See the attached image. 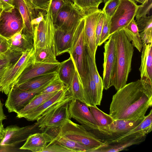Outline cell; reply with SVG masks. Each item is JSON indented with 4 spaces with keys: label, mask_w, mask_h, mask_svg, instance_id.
<instances>
[{
    "label": "cell",
    "mask_w": 152,
    "mask_h": 152,
    "mask_svg": "<svg viewBox=\"0 0 152 152\" xmlns=\"http://www.w3.org/2000/svg\"><path fill=\"white\" fill-rule=\"evenodd\" d=\"M152 99L144 93L140 80L126 84L113 96L110 115L114 120L145 116L151 107Z\"/></svg>",
    "instance_id": "cell-1"
},
{
    "label": "cell",
    "mask_w": 152,
    "mask_h": 152,
    "mask_svg": "<svg viewBox=\"0 0 152 152\" xmlns=\"http://www.w3.org/2000/svg\"><path fill=\"white\" fill-rule=\"evenodd\" d=\"M116 49V66L113 85L118 90L126 84L131 69L134 47L122 28L113 34Z\"/></svg>",
    "instance_id": "cell-2"
},
{
    "label": "cell",
    "mask_w": 152,
    "mask_h": 152,
    "mask_svg": "<svg viewBox=\"0 0 152 152\" xmlns=\"http://www.w3.org/2000/svg\"><path fill=\"white\" fill-rule=\"evenodd\" d=\"M145 115L129 119L114 120L110 124L104 126H97L88 131L92 133L103 142L107 143L121 137L139 125Z\"/></svg>",
    "instance_id": "cell-3"
},
{
    "label": "cell",
    "mask_w": 152,
    "mask_h": 152,
    "mask_svg": "<svg viewBox=\"0 0 152 152\" xmlns=\"http://www.w3.org/2000/svg\"><path fill=\"white\" fill-rule=\"evenodd\" d=\"M85 16L79 20L68 53L73 60L82 86L86 83L88 64L86 58L84 40Z\"/></svg>",
    "instance_id": "cell-4"
},
{
    "label": "cell",
    "mask_w": 152,
    "mask_h": 152,
    "mask_svg": "<svg viewBox=\"0 0 152 152\" xmlns=\"http://www.w3.org/2000/svg\"><path fill=\"white\" fill-rule=\"evenodd\" d=\"M72 97L68 94L63 99L48 109L37 120L41 131H45L61 126L69 119L68 105Z\"/></svg>",
    "instance_id": "cell-5"
},
{
    "label": "cell",
    "mask_w": 152,
    "mask_h": 152,
    "mask_svg": "<svg viewBox=\"0 0 152 152\" xmlns=\"http://www.w3.org/2000/svg\"><path fill=\"white\" fill-rule=\"evenodd\" d=\"M56 129L60 134L92 149L101 146L104 143L82 125L74 123L70 119L61 126Z\"/></svg>",
    "instance_id": "cell-6"
},
{
    "label": "cell",
    "mask_w": 152,
    "mask_h": 152,
    "mask_svg": "<svg viewBox=\"0 0 152 152\" xmlns=\"http://www.w3.org/2000/svg\"><path fill=\"white\" fill-rule=\"evenodd\" d=\"M50 3L44 19L33 26V46L35 49L44 47L54 49V36L56 28L50 8Z\"/></svg>",
    "instance_id": "cell-7"
},
{
    "label": "cell",
    "mask_w": 152,
    "mask_h": 152,
    "mask_svg": "<svg viewBox=\"0 0 152 152\" xmlns=\"http://www.w3.org/2000/svg\"><path fill=\"white\" fill-rule=\"evenodd\" d=\"M34 47L23 53L19 58L5 73L1 86L2 92L8 94L19 77L27 68L34 63Z\"/></svg>",
    "instance_id": "cell-8"
},
{
    "label": "cell",
    "mask_w": 152,
    "mask_h": 152,
    "mask_svg": "<svg viewBox=\"0 0 152 152\" xmlns=\"http://www.w3.org/2000/svg\"><path fill=\"white\" fill-rule=\"evenodd\" d=\"M138 7L134 0H120L110 20V36L126 26L134 19Z\"/></svg>",
    "instance_id": "cell-9"
},
{
    "label": "cell",
    "mask_w": 152,
    "mask_h": 152,
    "mask_svg": "<svg viewBox=\"0 0 152 152\" xmlns=\"http://www.w3.org/2000/svg\"><path fill=\"white\" fill-rule=\"evenodd\" d=\"M103 77L104 88L107 90L113 86L116 66V49L115 38L112 34L104 46Z\"/></svg>",
    "instance_id": "cell-10"
},
{
    "label": "cell",
    "mask_w": 152,
    "mask_h": 152,
    "mask_svg": "<svg viewBox=\"0 0 152 152\" xmlns=\"http://www.w3.org/2000/svg\"><path fill=\"white\" fill-rule=\"evenodd\" d=\"M49 83L38 88L31 90H22L15 86H13L7 94L5 104L8 112L16 113H18L35 95L40 93Z\"/></svg>",
    "instance_id": "cell-11"
},
{
    "label": "cell",
    "mask_w": 152,
    "mask_h": 152,
    "mask_svg": "<svg viewBox=\"0 0 152 152\" xmlns=\"http://www.w3.org/2000/svg\"><path fill=\"white\" fill-rule=\"evenodd\" d=\"M41 131L37 122L31 125L23 127L10 125L5 128L4 135L0 141V146H12L26 141L28 136Z\"/></svg>",
    "instance_id": "cell-12"
},
{
    "label": "cell",
    "mask_w": 152,
    "mask_h": 152,
    "mask_svg": "<svg viewBox=\"0 0 152 152\" xmlns=\"http://www.w3.org/2000/svg\"><path fill=\"white\" fill-rule=\"evenodd\" d=\"M22 17L18 10L15 8L11 11L2 10L0 14V34L8 39L23 29Z\"/></svg>",
    "instance_id": "cell-13"
},
{
    "label": "cell",
    "mask_w": 152,
    "mask_h": 152,
    "mask_svg": "<svg viewBox=\"0 0 152 152\" xmlns=\"http://www.w3.org/2000/svg\"><path fill=\"white\" fill-rule=\"evenodd\" d=\"M69 119H75L88 130L97 125L88 106L80 100L73 98L68 105Z\"/></svg>",
    "instance_id": "cell-14"
},
{
    "label": "cell",
    "mask_w": 152,
    "mask_h": 152,
    "mask_svg": "<svg viewBox=\"0 0 152 152\" xmlns=\"http://www.w3.org/2000/svg\"><path fill=\"white\" fill-rule=\"evenodd\" d=\"M147 135L137 132L121 137L115 141L104 143L102 145L91 150L89 152H115L124 150L145 141Z\"/></svg>",
    "instance_id": "cell-15"
},
{
    "label": "cell",
    "mask_w": 152,
    "mask_h": 152,
    "mask_svg": "<svg viewBox=\"0 0 152 152\" xmlns=\"http://www.w3.org/2000/svg\"><path fill=\"white\" fill-rule=\"evenodd\" d=\"M102 11L100 9L91 10L85 13L84 30L85 44L88 48L94 59L97 47L96 44V30L97 21Z\"/></svg>",
    "instance_id": "cell-16"
},
{
    "label": "cell",
    "mask_w": 152,
    "mask_h": 152,
    "mask_svg": "<svg viewBox=\"0 0 152 152\" xmlns=\"http://www.w3.org/2000/svg\"><path fill=\"white\" fill-rule=\"evenodd\" d=\"M85 14L72 6L66 4L58 14L54 24L56 28L69 30L76 26Z\"/></svg>",
    "instance_id": "cell-17"
},
{
    "label": "cell",
    "mask_w": 152,
    "mask_h": 152,
    "mask_svg": "<svg viewBox=\"0 0 152 152\" xmlns=\"http://www.w3.org/2000/svg\"><path fill=\"white\" fill-rule=\"evenodd\" d=\"M60 62L56 63H34L27 68L17 80L14 86L19 85L33 78L57 71Z\"/></svg>",
    "instance_id": "cell-18"
},
{
    "label": "cell",
    "mask_w": 152,
    "mask_h": 152,
    "mask_svg": "<svg viewBox=\"0 0 152 152\" xmlns=\"http://www.w3.org/2000/svg\"><path fill=\"white\" fill-rule=\"evenodd\" d=\"M78 23L69 30H64L56 28L54 42L56 56L65 53H69L72 46L75 33Z\"/></svg>",
    "instance_id": "cell-19"
},
{
    "label": "cell",
    "mask_w": 152,
    "mask_h": 152,
    "mask_svg": "<svg viewBox=\"0 0 152 152\" xmlns=\"http://www.w3.org/2000/svg\"><path fill=\"white\" fill-rule=\"evenodd\" d=\"M53 139V136L46 131L37 132L30 135L20 149L33 152H42Z\"/></svg>",
    "instance_id": "cell-20"
},
{
    "label": "cell",
    "mask_w": 152,
    "mask_h": 152,
    "mask_svg": "<svg viewBox=\"0 0 152 152\" xmlns=\"http://www.w3.org/2000/svg\"><path fill=\"white\" fill-rule=\"evenodd\" d=\"M139 70L142 83H152V43L142 47Z\"/></svg>",
    "instance_id": "cell-21"
},
{
    "label": "cell",
    "mask_w": 152,
    "mask_h": 152,
    "mask_svg": "<svg viewBox=\"0 0 152 152\" xmlns=\"http://www.w3.org/2000/svg\"><path fill=\"white\" fill-rule=\"evenodd\" d=\"M68 88L59 91L34 110L25 115L23 118L29 121L37 120L49 108L64 99L68 94Z\"/></svg>",
    "instance_id": "cell-22"
},
{
    "label": "cell",
    "mask_w": 152,
    "mask_h": 152,
    "mask_svg": "<svg viewBox=\"0 0 152 152\" xmlns=\"http://www.w3.org/2000/svg\"><path fill=\"white\" fill-rule=\"evenodd\" d=\"M13 5L19 11L23 19L24 26L22 31L23 33L33 37V27L31 22L37 16V12L31 10L24 0H14Z\"/></svg>",
    "instance_id": "cell-23"
},
{
    "label": "cell",
    "mask_w": 152,
    "mask_h": 152,
    "mask_svg": "<svg viewBox=\"0 0 152 152\" xmlns=\"http://www.w3.org/2000/svg\"><path fill=\"white\" fill-rule=\"evenodd\" d=\"M21 30L7 39L10 48L15 51L23 53L34 47L33 37L25 34Z\"/></svg>",
    "instance_id": "cell-24"
},
{
    "label": "cell",
    "mask_w": 152,
    "mask_h": 152,
    "mask_svg": "<svg viewBox=\"0 0 152 152\" xmlns=\"http://www.w3.org/2000/svg\"><path fill=\"white\" fill-rule=\"evenodd\" d=\"M136 20L142 47L152 43V16H146Z\"/></svg>",
    "instance_id": "cell-25"
},
{
    "label": "cell",
    "mask_w": 152,
    "mask_h": 152,
    "mask_svg": "<svg viewBox=\"0 0 152 152\" xmlns=\"http://www.w3.org/2000/svg\"><path fill=\"white\" fill-rule=\"evenodd\" d=\"M86 58L92 78L95 83L98 95V101L100 105L104 89L102 80L99 75L96 66L95 60L91 55L90 50L85 44Z\"/></svg>",
    "instance_id": "cell-26"
},
{
    "label": "cell",
    "mask_w": 152,
    "mask_h": 152,
    "mask_svg": "<svg viewBox=\"0 0 152 152\" xmlns=\"http://www.w3.org/2000/svg\"><path fill=\"white\" fill-rule=\"evenodd\" d=\"M57 75L56 71L51 72L33 78L17 86H15L22 90L36 89L52 81Z\"/></svg>",
    "instance_id": "cell-27"
},
{
    "label": "cell",
    "mask_w": 152,
    "mask_h": 152,
    "mask_svg": "<svg viewBox=\"0 0 152 152\" xmlns=\"http://www.w3.org/2000/svg\"><path fill=\"white\" fill-rule=\"evenodd\" d=\"M75 70V66L70 56L67 60L60 62L57 72L59 78L67 88L70 85Z\"/></svg>",
    "instance_id": "cell-28"
},
{
    "label": "cell",
    "mask_w": 152,
    "mask_h": 152,
    "mask_svg": "<svg viewBox=\"0 0 152 152\" xmlns=\"http://www.w3.org/2000/svg\"><path fill=\"white\" fill-rule=\"evenodd\" d=\"M57 91L46 94L39 93L36 94L24 108L17 113L16 117L18 118H23L25 115L37 108L43 103L53 96Z\"/></svg>",
    "instance_id": "cell-29"
},
{
    "label": "cell",
    "mask_w": 152,
    "mask_h": 152,
    "mask_svg": "<svg viewBox=\"0 0 152 152\" xmlns=\"http://www.w3.org/2000/svg\"><path fill=\"white\" fill-rule=\"evenodd\" d=\"M56 133L53 136L51 141H55L58 143L73 151L74 152H87L92 148L76 142L66 136L60 134L56 129H53Z\"/></svg>",
    "instance_id": "cell-30"
},
{
    "label": "cell",
    "mask_w": 152,
    "mask_h": 152,
    "mask_svg": "<svg viewBox=\"0 0 152 152\" xmlns=\"http://www.w3.org/2000/svg\"><path fill=\"white\" fill-rule=\"evenodd\" d=\"M34 63L50 64L59 62L56 59L55 50L48 47L34 49Z\"/></svg>",
    "instance_id": "cell-31"
},
{
    "label": "cell",
    "mask_w": 152,
    "mask_h": 152,
    "mask_svg": "<svg viewBox=\"0 0 152 152\" xmlns=\"http://www.w3.org/2000/svg\"><path fill=\"white\" fill-rule=\"evenodd\" d=\"M127 39L134 47L140 52L142 45L139 33L135 20L133 19L125 27L122 28Z\"/></svg>",
    "instance_id": "cell-32"
},
{
    "label": "cell",
    "mask_w": 152,
    "mask_h": 152,
    "mask_svg": "<svg viewBox=\"0 0 152 152\" xmlns=\"http://www.w3.org/2000/svg\"><path fill=\"white\" fill-rule=\"evenodd\" d=\"M68 89L69 95L73 98L78 99L86 104L83 86L76 69Z\"/></svg>",
    "instance_id": "cell-33"
},
{
    "label": "cell",
    "mask_w": 152,
    "mask_h": 152,
    "mask_svg": "<svg viewBox=\"0 0 152 152\" xmlns=\"http://www.w3.org/2000/svg\"><path fill=\"white\" fill-rule=\"evenodd\" d=\"M88 107L98 126H107L114 120L109 114H107L101 110L96 106Z\"/></svg>",
    "instance_id": "cell-34"
},
{
    "label": "cell",
    "mask_w": 152,
    "mask_h": 152,
    "mask_svg": "<svg viewBox=\"0 0 152 152\" xmlns=\"http://www.w3.org/2000/svg\"><path fill=\"white\" fill-rule=\"evenodd\" d=\"M103 0H72L73 7L83 13L88 11L97 10Z\"/></svg>",
    "instance_id": "cell-35"
},
{
    "label": "cell",
    "mask_w": 152,
    "mask_h": 152,
    "mask_svg": "<svg viewBox=\"0 0 152 152\" xmlns=\"http://www.w3.org/2000/svg\"><path fill=\"white\" fill-rule=\"evenodd\" d=\"M152 130V110L151 109L148 114L145 116L143 120L139 125L121 137L137 132H141L147 135Z\"/></svg>",
    "instance_id": "cell-36"
},
{
    "label": "cell",
    "mask_w": 152,
    "mask_h": 152,
    "mask_svg": "<svg viewBox=\"0 0 152 152\" xmlns=\"http://www.w3.org/2000/svg\"><path fill=\"white\" fill-rule=\"evenodd\" d=\"M23 53L14 50L10 48L5 52L0 53V66L9 63H15Z\"/></svg>",
    "instance_id": "cell-37"
},
{
    "label": "cell",
    "mask_w": 152,
    "mask_h": 152,
    "mask_svg": "<svg viewBox=\"0 0 152 152\" xmlns=\"http://www.w3.org/2000/svg\"><path fill=\"white\" fill-rule=\"evenodd\" d=\"M28 7L32 11L47 12L51 0H24Z\"/></svg>",
    "instance_id": "cell-38"
},
{
    "label": "cell",
    "mask_w": 152,
    "mask_h": 152,
    "mask_svg": "<svg viewBox=\"0 0 152 152\" xmlns=\"http://www.w3.org/2000/svg\"><path fill=\"white\" fill-rule=\"evenodd\" d=\"M66 88V86L60 79L57 75L54 79L48 83L39 93H50L64 89Z\"/></svg>",
    "instance_id": "cell-39"
},
{
    "label": "cell",
    "mask_w": 152,
    "mask_h": 152,
    "mask_svg": "<svg viewBox=\"0 0 152 152\" xmlns=\"http://www.w3.org/2000/svg\"><path fill=\"white\" fill-rule=\"evenodd\" d=\"M74 152L71 149L55 141L49 143L42 152Z\"/></svg>",
    "instance_id": "cell-40"
},
{
    "label": "cell",
    "mask_w": 152,
    "mask_h": 152,
    "mask_svg": "<svg viewBox=\"0 0 152 152\" xmlns=\"http://www.w3.org/2000/svg\"><path fill=\"white\" fill-rule=\"evenodd\" d=\"M152 7V0H145L142 4L138 6L135 15L136 20L149 14Z\"/></svg>",
    "instance_id": "cell-41"
},
{
    "label": "cell",
    "mask_w": 152,
    "mask_h": 152,
    "mask_svg": "<svg viewBox=\"0 0 152 152\" xmlns=\"http://www.w3.org/2000/svg\"><path fill=\"white\" fill-rule=\"evenodd\" d=\"M120 0H109L105 3L102 11L106 17L110 19L117 8Z\"/></svg>",
    "instance_id": "cell-42"
},
{
    "label": "cell",
    "mask_w": 152,
    "mask_h": 152,
    "mask_svg": "<svg viewBox=\"0 0 152 152\" xmlns=\"http://www.w3.org/2000/svg\"><path fill=\"white\" fill-rule=\"evenodd\" d=\"M66 4L64 0H51L50 8L54 23L59 12Z\"/></svg>",
    "instance_id": "cell-43"
},
{
    "label": "cell",
    "mask_w": 152,
    "mask_h": 152,
    "mask_svg": "<svg viewBox=\"0 0 152 152\" xmlns=\"http://www.w3.org/2000/svg\"><path fill=\"white\" fill-rule=\"evenodd\" d=\"M110 20V19L107 18L105 15L103 28L98 46H101L106 42V40L108 39L110 37L109 35Z\"/></svg>",
    "instance_id": "cell-44"
},
{
    "label": "cell",
    "mask_w": 152,
    "mask_h": 152,
    "mask_svg": "<svg viewBox=\"0 0 152 152\" xmlns=\"http://www.w3.org/2000/svg\"><path fill=\"white\" fill-rule=\"evenodd\" d=\"M105 14L102 10L98 19L96 30V44L97 47L99 43L103 28Z\"/></svg>",
    "instance_id": "cell-45"
},
{
    "label": "cell",
    "mask_w": 152,
    "mask_h": 152,
    "mask_svg": "<svg viewBox=\"0 0 152 152\" xmlns=\"http://www.w3.org/2000/svg\"><path fill=\"white\" fill-rule=\"evenodd\" d=\"M14 0H0L2 4L3 10L8 12L11 11L15 8L13 5Z\"/></svg>",
    "instance_id": "cell-46"
},
{
    "label": "cell",
    "mask_w": 152,
    "mask_h": 152,
    "mask_svg": "<svg viewBox=\"0 0 152 152\" xmlns=\"http://www.w3.org/2000/svg\"><path fill=\"white\" fill-rule=\"evenodd\" d=\"M9 48L7 39L0 34V53L5 52Z\"/></svg>",
    "instance_id": "cell-47"
},
{
    "label": "cell",
    "mask_w": 152,
    "mask_h": 152,
    "mask_svg": "<svg viewBox=\"0 0 152 152\" xmlns=\"http://www.w3.org/2000/svg\"><path fill=\"white\" fill-rule=\"evenodd\" d=\"M43 12L44 11H39L37 16L32 20L31 23L33 27L35 25L38 24L43 20L44 15L46 13H44Z\"/></svg>",
    "instance_id": "cell-48"
},
{
    "label": "cell",
    "mask_w": 152,
    "mask_h": 152,
    "mask_svg": "<svg viewBox=\"0 0 152 152\" xmlns=\"http://www.w3.org/2000/svg\"><path fill=\"white\" fill-rule=\"evenodd\" d=\"M14 63H9L0 66V86H1L4 75L7 70Z\"/></svg>",
    "instance_id": "cell-49"
},
{
    "label": "cell",
    "mask_w": 152,
    "mask_h": 152,
    "mask_svg": "<svg viewBox=\"0 0 152 152\" xmlns=\"http://www.w3.org/2000/svg\"><path fill=\"white\" fill-rule=\"evenodd\" d=\"M3 106V104L0 98V123L2 122L6 118V116L4 112Z\"/></svg>",
    "instance_id": "cell-50"
},
{
    "label": "cell",
    "mask_w": 152,
    "mask_h": 152,
    "mask_svg": "<svg viewBox=\"0 0 152 152\" xmlns=\"http://www.w3.org/2000/svg\"><path fill=\"white\" fill-rule=\"evenodd\" d=\"M5 128H4L2 122L0 123V141L3 138L4 135Z\"/></svg>",
    "instance_id": "cell-51"
},
{
    "label": "cell",
    "mask_w": 152,
    "mask_h": 152,
    "mask_svg": "<svg viewBox=\"0 0 152 152\" xmlns=\"http://www.w3.org/2000/svg\"><path fill=\"white\" fill-rule=\"evenodd\" d=\"M66 4L68 5L73 6L72 0H64Z\"/></svg>",
    "instance_id": "cell-52"
},
{
    "label": "cell",
    "mask_w": 152,
    "mask_h": 152,
    "mask_svg": "<svg viewBox=\"0 0 152 152\" xmlns=\"http://www.w3.org/2000/svg\"><path fill=\"white\" fill-rule=\"evenodd\" d=\"M136 1H137V2L141 3L142 4L144 3L145 0H135Z\"/></svg>",
    "instance_id": "cell-53"
},
{
    "label": "cell",
    "mask_w": 152,
    "mask_h": 152,
    "mask_svg": "<svg viewBox=\"0 0 152 152\" xmlns=\"http://www.w3.org/2000/svg\"><path fill=\"white\" fill-rule=\"evenodd\" d=\"M0 10L1 11H2L3 10V6L2 4H1V3L0 1Z\"/></svg>",
    "instance_id": "cell-54"
},
{
    "label": "cell",
    "mask_w": 152,
    "mask_h": 152,
    "mask_svg": "<svg viewBox=\"0 0 152 152\" xmlns=\"http://www.w3.org/2000/svg\"><path fill=\"white\" fill-rule=\"evenodd\" d=\"M103 1L104 3H105L107 1H108L109 0H103Z\"/></svg>",
    "instance_id": "cell-55"
},
{
    "label": "cell",
    "mask_w": 152,
    "mask_h": 152,
    "mask_svg": "<svg viewBox=\"0 0 152 152\" xmlns=\"http://www.w3.org/2000/svg\"><path fill=\"white\" fill-rule=\"evenodd\" d=\"M1 92V86H0V93Z\"/></svg>",
    "instance_id": "cell-56"
},
{
    "label": "cell",
    "mask_w": 152,
    "mask_h": 152,
    "mask_svg": "<svg viewBox=\"0 0 152 152\" xmlns=\"http://www.w3.org/2000/svg\"><path fill=\"white\" fill-rule=\"evenodd\" d=\"M1 11L0 10V14H1Z\"/></svg>",
    "instance_id": "cell-57"
},
{
    "label": "cell",
    "mask_w": 152,
    "mask_h": 152,
    "mask_svg": "<svg viewBox=\"0 0 152 152\" xmlns=\"http://www.w3.org/2000/svg\"></svg>",
    "instance_id": "cell-58"
}]
</instances>
